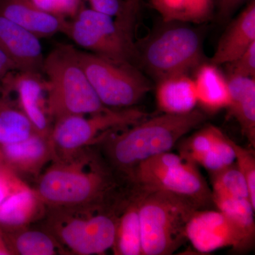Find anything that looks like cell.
Here are the masks:
<instances>
[{
    "label": "cell",
    "instance_id": "6da1fadb",
    "mask_svg": "<svg viewBox=\"0 0 255 255\" xmlns=\"http://www.w3.org/2000/svg\"><path fill=\"white\" fill-rule=\"evenodd\" d=\"M206 119V114L201 110L146 118L107 141L109 157L117 167L131 176L137 164L169 152L181 138L200 127Z\"/></svg>",
    "mask_w": 255,
    "mask_h": 255
},
{
    "label": "cell",
    "instance_id": "7a4b0ae2",
    "mask_svg": "<svg viewBox=\"0 0 255 255\" xmlns=\"http://www.w3.org/2000/svg\"><path fill=\"white\" fill-rule=\"evenodd\" d=\"M135 65L156 82L189 74L205 63L204 36L193 23L163 21L142 41L135 42Z\"/></svg>",
    "mask_w": 255,
    "mask_h": 255
},
{
    "label": "cell",
    "instance_id": "3957f363",
    "mask_svg": "<svg viewBox=\"0 0 255 255\" xmlns=\"http://www.w3.org/2000/svg\"><path fill=\"white\" fill-rule=\"evenodd\" d=\"M73 46L58 45L44 58L47 107L51 120L108 110L92 88Z\"/></svg>",
    "mask_w": 255,
    "mask_h": 255
},
{
    "label": "cell",
    "instance_id": "277c9868",
    "mask_svg": "<svg viewBox=\"0 0 255 255\" xmlns=\"http://www.w3.org/2000/svg\"><path fill=\"white\" fill-rule=\"evenodd\" d=\"M142 255H172L187 241V223L199 206L187 198L162 191L138 195Z\"/></svg>",
    "mask_w": 255,
    "mask_h": 255
},
{
    "label": "cell",
    "instance_id": "5b68a950",
    "mask_svg": "<svg viewBox=\"0 0 255 255\" xmlns=\"http://www.w3.org/2000/svg\"><path fill=\"white\" fill-rule=\"evenodd\" d=\"M140 191H162L187 198L204 209L212 192L197 165L179 154L166 152L137 164L131 175Z\"/></svg>",
    "mask_w": 255,
    "mask_h": 255
},
{
    "label": "cell",
    "instance_id": "8992f818",
    "mask_svg": "<svg viewBox=\"0 0 255 255\" xmlns=\"http://www.w3.org/2000/svg\"><path fill=\"white\" fill-rule=\"evenodd\" d=\"M74 51L95 93L108 108H130L152 90L148 78L132 64L117 63L78 48Z\"/></svg>",
    "mask_w": 255,
    "mask_h": 255
},
{
    "label": "cell",
    "instance_id": "52a82bcc",
    "mask_svg": "<svg viewBox=\"0 0 255 255\" xmlns=\"http://www.w3.org/2000/svg\"><path fill=\"white\" fill-rule=\"evenodd\" d=\"M109 187L107 176L85 159L63 157L41 176L38 194L48 204L73 207L96 200Z\"/></svg>",
    "mask_w": 255,
    "mask_h": 255
},
{
    "label": "cell",
    "instance_id": "ba28073f",
    "mask_svg": "<svg viewBox=\"0 0 255 255\" xmlns=\"http://www.w3.org/2000/svg\"><path fill=\"white\" fill-rule=\"evenodd\" d=\"M145 112L137 108L111 109L85 115H73L55 121L49 139L53 152L63 157L73 155L85 146L106 138L113 130L132 127L147 118ZM62 157V158H63Z\"/></svg>",
    "mask_w": 255,
    "mask_h": 255
},
{
    "label": "cell",
    "instance_id": "9c48e42d",
    "mask_svg": "<svg viewBox=\"0 0 255 255\" xmlns=\"http://www.w3.org/2000/svg\"><path fill=\"white\" fill-rule=\"evenodd\" d=\"M64 34L78 46L117 63L135 65V41L110 15L83 6L68 21Z\"/></svg>",
    "mask_w": 255,
    "mask_h": 255
},
{
    "label": "cell",
    "instance_id": "30bf717a",
    "mask_svg": "<svg viewBox=\"0 0 255 255\" xmlns=\"http://www.w3.org/2000/svg\"><path fill=\"white\" fill-rule=\"evenodd\" d=\"M117 221L105 213L72 214L55 221V232L74 253L100 255L113 248Z\"/></svg>",
    "mask_w": 255,
    "mask_h": 255
},
{
    "label": "cell",
    "instance_id": "8fae6325",
    "mask_svg": "<svg viewBox=\"0 0 255 255\" xmlns=\"http://www.w3.org/2000/svg\"><path fill=\"white\" fill-rule=\"evenodd\" d=\"M186 236L201 253L226 248L238 253L251 250L236 226L219 210H196L187 223Z\"/></svg>",
    "mask_w": 255,
    "mask_h": 255
},
{
    "label": "cell",
    "instance_id": "7c38bea8",
    "mask_svg": "<svg viewBox=\"0 0 255 255\" xmlns=\"http://www.w3.org/2000/svg\"><path fill=\"white\" fill-rule=\"evenodd\" d=\"M43 74L29 72H11L1 82L3 91L14 92L18 96V105L35 131L49 136L50 117L47 107L46 79Z\"/></svg>",
    "mask_w": 255,
    "mask_h": 255
},
{
    "label": "cell",
    "instance_id": "4fadbf2b",
    "mask_svg": "<svg viewBox=\"0 0 255 255\" xmlns=\"http://www.w3.org/2000/svg\"><path fill=\"white\" fill-rule=\"evenodd\" d=\"M0 49L17 71L43 74L44 56L40 38L1 14Z\"/></svg>",
    "mask_w": 255,
    "mask_h": 255
},
{
    "label": "cell",
    "instance_id": "5bb4252c",
    "mask_svg": "<svg viewBox=\"0 0 255 255\" xmlns=\"http://www.w3.org/2000/svg\"><path fill=\"white\" fill-rule=\"evenodd\" d=\"M0 14L40 39L65 33L68 21L38 9L29 0H0Z\"/></svg>",
    "mask_w": 255,
    "mask_h": 255
},
{
    "label": "cell",
    "instance_id": "9a60e30c",
    "mask_svg": "<svg viewBox=\"0 0 255 255\" xmlns=\"http://www.w3.org/2000/svg\"><path fill=\"white\" fill-rule=\"evenodd\" d=\"M255 43V0L228 24L216 46L211 63L226 65L236 59Z\"/></svg>",
    "mask_w": 255,
    "mask_h": 255
},
{
    "label": "cell",
    "instance_id": "2e32d148",
    "mask_svg": "<svg viewBox=\"0 0 255 255\" xmlns=\"http://www.w3.org/2000/svg\"><path fill=\"white\" fill-rule=\"evenodd\" d=\"M52 152L49 136L34 133L21 141L0 145V161L6 168L32 172L41 167Z\"/></svg>",
    "mask_w": 255,
    "mask_h": 255
},
{
    "label": "cell",
    "instance_id": "e0dca14e",
    "mask_svg": "<svg viewBox=\"0 0 255 255\" xmlns=\"http://www.w3.org/2000/svg\"><path fill=\"white\" fill-rule=\"evenodd\" d=\"M194 78L197 105L204 113L214 114L227 109L230 91L227 77L218 65L204 63L196 69Z\"/></svg>",
    "mask_w": 255,
    "mask_h": 255
},
{
    "label": "cell",
    "instance_id": "ac0fdd59",
    "mask_svg": "<svg viewBox=\"0 0 255 255\" xmlns=\"http://www.w3.org/2000/svg\"><path fill=\"white\" fill-rule=\"evenodd\" d=\"M157 107L163 114H183L197 106L194 79L189 74L173 75L157 82L155 91Z\"/></svg>",
    "mask_w": 255,
    "mask_h": 255
},
{
    "label": "cell",
    "instance_id": "d6986e66",
    "mask_svg": "<svg viewBox=\"0 0 255 255\" xmlns=\"http://www.w3.org/2000/svg\"><path fill=\"white\" fill-rule=\"evenodd\" d=\"M230 91L227 110L236 119L242 132L253 147L255 145V80L243 77L226 76Z\"/></svg>",
    "mask_w": 255,
    "mask_h": 255
},
{
    "label": "cell",
    "instance_id": "ffe728a7",
    "mask_svg": "<svg viewBox=\"0 0 255 255\" xmlns=\"http://www.w3.org/2000/svg\"><path fill=\"white\" fill-rule=\"evenodd\" d=\"M163 21L193 24L208 22L214 14L215 0H148Z\"/></svg>",
    "mask_w": 255,
    "mask_h": 255
},
{
    "label": "cell",
    "instance_id": "44dd1931",
    "mask_svg": "<svg viewBox=\"0 0 255 255\" xmlns=\"http://www.w3.org/2000/svg\"><path fill=\"white\" fill-rule=\"evenodd\" d=\"M213 204L241 233L250 248L254 246L255 210L248 198L212 196Z\"/></svg>",
    "mask_w": 255,
    "mask_h": 255
},
{
    "label": "cell",
    "instance_id": "7402d4cb",
    "mask_svg": "<svg viewBox=\"0 0 255 255\" xmlns=\"http://www.w3.org/2000/svg\"><path fill=\"white\" fill-rule=\"evenodd\" d=\"M138 196L128 206L125 212L117 221L113 246L117 255H142Z\"/></svg>",
    "mask_w": 255,
    "mask_h": 255
},
{
    "label": "cell",
    "instance_id": "603a6c76",
    "mask_svg": "<svg viewBox=\"0 0 255 255\" xmlns=\"http://www.w3.org/2000/svg\"><path fill=\"white\" fill-rule=\"evenodd\" d=\"M37 133L20 107L3 92L0 97V145L21 141Z\"/></svg>",
    "mask_w": 255,
    "mask_h": 255
},
{
    "label": "cell",
    "instance_id": "cb8c5ba5",
    "mask_svg": "<svg viewBox=\"0 0 255 255\" xmlns=\"http://www.w3.org/2000/svg\"><path fill=\"white\" fill-rule=\"evenodd\" d=\"M36 199L29 189L16 187L0 204V226L14 228L22 226L36 213Z\"/></svg>",
    "mask_w": 255,
    "mask_h": 255
},
{
    "label": "cell",
    "instance_id": "d4e9b609",
    "mask_svg": "<svg viewBox=\"0 0 255 255\" xmlns=\"http://www.w3.org/2000/svg\"><path fill=\"white\" fill-rule=\"evenodd\" d=\"M226 135L219 128L206 125L181 142L179 155L195 163L196 159L214 148Z\"/></svg>",
    "mask_w": 255,
    "mask_h": 255
},
{
    "label": "cell",
    "instance_id": "484cf974",
    "mask_svg": "<svg viewBox=\"0 0 255 255\" xmlns=\"http://www.w3.org/2000/svg\"><path fill=\"white\" fill-rule=\"evenodd\" d=\"M210 174L212 196H236L250 199L248 186L236 164Z\"/></svg>",
    "mask_w": 255,
    "mask_h": 255
},
{
    "label": "cell",
    "instance_id": "4316f807",
    "mask_svg": "<svg viewBox=\"0 0 255 255\" xmlns=\"http://www.w3.org/2000/svg\"><path fill=\"white\" fill-rule=\"evenodd\" d=\"M13 242L15 251L20 255H53L58 252L53 238L41 231L19 233Z\"/></svg>",
    "mask_w": 255,
    "mask_h": 255
},
{
    "label": "cell",
    "instance_id": "83f0119b",
    "mask_svg": "<svg viewBox=\"0 0 255 255\" xmlns=\"http://www.w3.org/2000/svg\"><path fill=\"white\" fill-rule=\"evenodd\" d=\"M231 145L236 155V164L243 177H244L250 199L255 209V155L254 151L249 150L231 140Z\"/></svg>",
    "mask_w": 255,
    "mask_h": 255
},
{
    "label": "cell",
    "instance_id": "f1b7e54d",
    "mask_svg": "<svg viewBox=\"0 0 255 255\" xmlns=\"http://www.w3.org/2000/svg\"><path fill=\"white\" fill-rule=\"evenodd\" d=\"M38 7L54 16L68 19L73 18L85 6L83 0H29Z\"/></svg>",
    "mask_w": 255,
    "mask_h": 255
},
{
    "label": "cell",
    "instance_id": "f546056e",
    "mask_svg": "<svg viewBox=\"0 0 255 255\" xmlns=\"http://www.w3.org/2000/svg\"><path fill=\"white\" fill-rule=\"evenodd\" d=\"M227 76L255 78V43L236 59L226 64Z\"/></svg>",
    "mask_w": 255,
    "mask_h": 255
},
{
    "label": "cell",
    "instance_id": "4dcf8cb0",
    "mask_svg": "<svg viewBox=\"0 0 255 255\" xmlns=\"http://www.w3.org/2000/svg\"><path fill=\"white\" fill-rule=\"evenodd\" d=\"M124 10L122 17L116 20L119 26L132 39H134L135 22L142 0H124Z\"/></svg>",
    "mask_w": 255,
    "mask_h": 255
},
{
    "label": "cell",
    "instance_id": "1f68e13d",
    "mask_svg": "<svg viewBox=\"0 0 255 255\" xmlns=\"http://www.w3.org/2000/svg\"><path fill=\"white\" fill-rule=\"evenodd\" d=\"M91 9L113 16L116 20L122 17L124 10V0H83Z\"/></svg>",
    "mask_w": 255,
    "mask_h": 255
},
{
    "label": "cell",
    "instance_id": "d6a6232c",
    "mask_svg": "<svg viewBox=\"0 0 255 255\" xmlns=\"http://www.w3.org/2000/svg\"><path fill=\"white\" fill-rule=\"evenodd\" d=\"M251 1L252 0H215V9L217 11L218 17L222 22H226L242 5Z\"/></svg>",
    "mask_w": 255,
    "mask_h": 255
},
{
    "label": "cell",
    "instance_id": "836d02e7",
    "mask_svg": "<svg viewBox=\"0 0 255 255\" xmlns=\"http://www.w3.org/2000/svg\"><path fill=\"white\" fill-rule=\"evenodd\" d=\"M15 70H17L14 64L9 59V57L0 49V83L9 73Z\"/></svg>",
    "mask_w": 255,
    "mask_h": 255
},
{
    "label": "cell",
    "instance_id": "e575fe53",
    "mask_svg": "<svg viewBox=\"0 0 255 255\" xmlns=\"http://www.w3.org/2000/svg\"><path fill=\"white\" fill-rule=\"evenodd\" d=\"M9 248L6 246V243L3 241L1 236H0V255H6L10 254Z\"/></svg>",
    "mask_w": 255,
    "mask_h": 255
},
{
    "label": "cell",
    "instance_id": "d590c367",
    "mask_svg": "<svg viewBox=\"0 0 255 255\" xmlns=\"http://www.w3.org/2000/svg\"><path fill=\"white\" fill-rule=\"evenodd\" d=\"M3 167V164H1V161H0V169Z\"/></svg>",
    "mask_w": 255,
    "mask_h": 255
}]
</instances>
